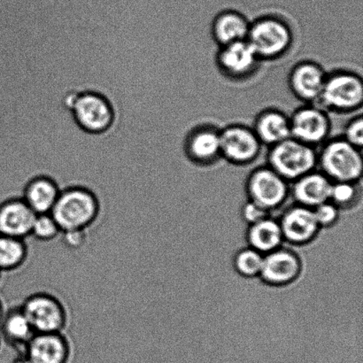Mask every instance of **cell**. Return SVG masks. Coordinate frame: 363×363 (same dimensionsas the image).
Segmentation results:
<instances>
[{
	"label": "cell",
	"mask_w": 363,
	"mask_h": 363,
	"mask_svg": "<svg viewBox=\"0 0 363 363\" xmlns=\"http://www.w3.org/2000/svg\"><path fill=\"white\" fill-rule=\"evenodd\" d=\"M62 106L78 129L90 136H103L113 131L116 125L115 108L109 99L101 92L71 91L64 97Z\"/></svg>",
	"instance_id": "6da1fadb"
},
{
	"label": "cell",
	"mask_w": 363,
	"mask_h": 363,
	"mask_svg": "<svg viewBox=\"0 0 363 363\" xmlns=\"http://www.w3.org/2000/svg\"><path fill=\"white\" fill-rule=\"evenodd\" d=\"M51 213L62 233L88 230L101 216V202L90 187L71 184L62 188Z\"/></svg>",
	"instance_id": "7a4b0ae2"
},
{
	"label": "cell",
	"mask_w": 363,
	"mask_h": 363,
	"mask_svg": "<svg viewBox=\"0 0 363 363\" xmlns=\"http://www.w3.org/2000/svg\"><path fill=\"white\" fill-rule=\"evenodd\" d=\"M294 38L286 21L276 16H263L250 23L247 40L262 62L286 55L293 46Z\"/></svg>",
	"instance_id": "3957f363"
},
{
	"label": "cell",
	"mask_w": 363,
	"mask_h": 363,
	"mask_svg": "<svg viewBox=\"0 0 363 363\" xmlns=\"http://www.w3.org/2000/svg\"><path fill=\"white\" fill-rule=\"evenodd\" d=\"M361 151L342 138L327 140L318 152V165L333 182L357 183L363 170Z\"/></svg>",
	"instance_id": "277c9868"
},
{
	"label": "cell",
	"mask_w": 363,
	"mask_h": 363,
	"mask_svg": "<svg viewBox=\"0 0 363 363\" xmlns=\"http://www.w3.org/2000/svg\"><path fill=\"white\" fill-rule=\"evenodd\" d=\"M268 166L287 182L295 181L314 172L318 166V152L315 147L294 138L269 147Z\"/></svg>",
	"instance_id": "5b68a950"
},
{
	"label": "cell",
	"mask_w": 363,
	"mask_h": 363,
	"mask_svg": "<svg viewBox=\"0 0 363 363\" xmlns=\"http://www.w3.org/2000/svg\"><path fill=\"white\" fill-rule=\"evenodd\" d=\"M363 104V82L359 74L339 70L327 74L318 105L329 111L347 113L357 111Z\"/></svg>",
	"instance_id": "8992f818"
},
{
	"label": "cell",
	"mask_w": 363,
	"mask_h": 363,
	"mask_svg": "<svg viewBox=\"0 0 363 363\" xmlns=\"http://www.w3.org/2000/svg\"><path fill=\"white\" fill-rule=\"evenodd\" d=\"M20 306L35 333H64L69 325V311L65 304L48 291L28 295Z\"/></svg>",
	"instance_id": "52a82bcc"
},
{
	"label": "cell",
	"mask_w": 363,
	"mask_h": 363,
	"mask_svg": "<svg viewBox=\"0 0 363 363\" xmlns=\"http://www.w3.org/2000/svg\"><path fill=\"white\" fill-rule=\"evenodd\" d=\"M220 158L235 165L251 164L261 155L262 145L252 128L231 124L220 130Z\"/></svg>",
	"instance_id": "ba28073f"
},
{
	"label": "cell",
	"mask_w": 363,
	"mask_h": 363,
	"mask_svg": "<svg viewBox=\"0 0 363 363\" xmlns=\"http://www.w3.org/2000/svg\"><path fill=\"white\" fill-rule=\"evenodd\" d=\"M289 118L291 137L295 140L313 147L328 140L332 123L321 106L306 104L295 110Z\"/></svg>",
	"instance_id": "9c48e42d"
},
{
	"label": "cell",
	"mask_w": 363,
	"mask_h": 363,
	"mask_svg": "<svg viewBox=\"0 0 363 363\" xmlns=\"http://www.w3.org/2000/svg\"><path fill=\"white\" fill-rule=\"evenodd\" d=\"M247 189L250 201L268 212L282 205L289 192L288 182L269 166L261 167L251 173Z\"/></svg>",
	"instance_id": "30bf717a"
},
{
	"label": "cell",
	"mask_w": 363,
	"mask_h": 363,
	"mask_svg": "<svg viewBox=\"0 0 363 363\" xmlns=\"http://www.w3.org/2000/svg\"><path fill=\"white\" fill-rule=\"evenodd\" d=\"M216 60L220 73L233 80L251 77L261 62L247 40L220 46Z\"/></svg>",
	"instance_id": "8fae6325"
},
{
	"label": "cell",
	"mask_w": 363,
	"mask_h": 363,
	"mask_svg": "<svg viewBox=\"0 0 363 363\" xmlns=\"http://www.w3.org/2000/svg\"><path fill=\"white\" fill-rule=\"evenodd\" d=\"M327 74L318 63L303 60L291 69L288 77L291 94L306 104L318 105L325 86Z\"/></svg>",
	"instance_id": "7c38bea8"
},
{
	"label": "cell",
	"mask_w": 363,
	"mask_h": 363,
	"mask_svg": "<svg viewBox=\"0 0 363 363\" xmlns=\"http://www.w3.org/2000/svg\"><path fill=\"white\" fill-rule=\"evenodd\" d=\"M72 344L64 333H37L23 354L33 363H69Z\"/></svg>",
	"instance_id": "4fadbf2b"
},
{
	"label": "cell",
	"mask_w": 363,
	"mask_h": 363,
	"mask_svg": "<svg viewBox=\"0 0 363 363\" xmlns=\"http://www.w3.org/2000/svg\"><path fill=\"white\" fill-rule=\"evenodd\" d=\"M35 216L21 197L6 199L0 202V234L26 240L30 237Z\"/></svg>",
	"instance_id": "5bb4252c"
},
{
	"label": "cell",
	"mask_w": 363,
	"mask_h": 363,
	"mask_svg": "<svg viewBox=\"0 0 363 363\" xmlns=\"http://www.w3.org/2000/svg\"><path fill=\"white\" fill-rule=\"evenodd\" d=\"M184 152L191 162L209 165L220 158V130L211 126L192 130L184 141Z\"/></svg>",
	"instance_id": "9a60e30c"
},
{
	"label": "cell",
	"mask_w": 363,
	"mask_h": 363,
	"mask_svg": "<svg viewBox=\"0 0 363 363\" xmlns=\"http://www.w3.org/2000/svg\"><path fill=\"white\" fill-rule=\"evenodd\" d=\"M62 191L58 181L48 174H38L25 183L21 197L35 215L51 213Z\"/></svg>",
	"instance_id": "2e32d148"
},
{
	"label": "cell",
	"mask_w": 363,
	"mask_h": 363,
	"mask_svg": "<svg viewBox=\"0 0 363 363\" xmlns=\"http://www.w3.org/2000/svg\"><path fill=\"white\" fill-rule=\"evenodd\" d=\"M301 263L293 252L276 249L266 254L259 276L266 283L282 286L293 282L300 275Z\"/></svg>",
	"instance_id": "e0dca14e"
},
{
	"label": "cell",
	"mask_w": 363,
	"mask_h": 363,
	"mask_svg": "<svg viewBox=\"0 0 363 363\" xmlns=\"http://www.w3.org/2000/svg\"><path fill=\"white\" fill-rule=\"evenodd\" d=\"M279 223L284 240L297 245L312 240L320 229L314 210L301 205L288 210Z\"/></svg>",
	"instance_id": "ac0fdd59"
},
{
	"label": "cell",
	"mask_w": 363,
	"mask_h": 363,
	"mask_svg": "<svg viewBox=\"0 0 363 363\" xmlns=\"http://www.w3.org/2000/svg\"><path fill=\"white\" fill-rule=\"evenodd\" d=\"M35 334L21 306L6 309L0 320V337L19 354H23L28 341Z\"/></svg>",
	"instance_id": "d6986e66"
},
{
	"label": "cell",
	"mask_w": 363,
	"mask_h": 363,
	"mask_svg": "<svg viewBox=\"0 0 363 363\" xmlns=\"http://www.w3.org/2000/svg\"><path fill=\"white\" fill-rule=\"evenodd\" d=\"M252 129L262 145L269 147L291 138L289 116L279 109L263 110L256 117Z\"/></svg>",
	"instance_id": "ffe728a7"
},
{
	"label": "cell",
	"mask_w": 363,
	"mask_h": 363,
	"mask_svg": "<svg viewBox=\"0 0 363 363\" xmlns=\"http://www.w3.org/2000/svg\"><path fill=\"white\" fill-rule=\"evenodd\" d=\"M250 21L243 13L236 10L222 11L212 23L211 33L213 40L220 46L247 40Z\"/></svg>",
	"instance_id": "44dd1931"
},
{
	"label": "cell",
	"mask_w": 363,
	"mask_h": 363,
	"mask_svg": "<svg viewBox=\"0 0 363 363\" xmlns=\"http://www.w3.org/2000/svg\"><path fill=\"white\" fill-rule=\"evenodd\" d=\"M333 183L325 174L314 170L294 181L293 194L298 204L315 208L330 201Z\"/></svg>",
	"instance_id": "7402d4cb"
},
{
	"label": "cell",
	"mask_w": 363,
	"mask_h": 363,
	"mask_svg": "<svg viewBox=\"0 0 363 363\" xmlns=\"http://www.w3.org/2000/svg\"><path fill=\"white\" fill-rule=\"evenodd\" d=\"M283 240L280 223L268 217L251 224L248 231V241L251 247L262 254H268L279 249Z\"/></svg>",
	"instance_id": "603a6c76"
},
{
	"label": "cell",
	"mask_w": 363,
	"mask_h": 363,
	"mask_svg": "<svg viewBox=\"0 0 363 363\" xmlns=\"http://www.w3.org/2000/svg\"><path fill=\"white\" fill-rule=\"evenodd\" d=\"M28 255L26 240L0 234V272H13L23 268Z\"/></svg>",
	"instance_id": "cb8c5ba5"
},
{
	"label": "cell",
	"mask_w": 363,
	"mask_h": 363,
	"mask_svg": "<svg viewBox=\"0 0 363 363\" xmlns=\"http://www.w3.org/2000/svg\"><path fill=\"white\" fill-rule=\"evenodd\" d=\"M60 234L62 230L51 213L35 215L30 237L40 242H50L55 240Z\"/></svg>",
	"instance_id": "d4e9b609"
},
{
	"label": "cell",
	"mask_w": 363,
	"mask_h": 363,
	"mask_svg": "<svg viewBox=\"0 0 363 363\" xmlns=\"http://www.w3.org/2000/svg\"><path fill=\"white\" fill-rule=\"evenodd\" d=\"M262 252L254 248L244 249L235 258V267L242 276L252 277L259 275L263 264Z\"/></svg>",
	"instance_id": "484cf974"
},
{
	"label": "cell",
	"mask_w": 363,
	"mask_h": 363,
	"mask_svg": "<svg viewBox=\"0 0 363 363\" xmlns=\"http://www.w3.org/2000/svg\"><path fill=\"white\" fill-rule=\"evenodd\" d=\"M357 195L355 183L333 182L330 201L336 206H347L355 201Z\"/></svg>",
	"instance_id": "4316f807"
},
{
	"label": "cell",
	"mask_w": 363,
	"mask_h": 363,
	"mask_svg": "<svg viewBox=\"0 0 363 363\" xmlns=\"http://www.w3.org/2000/svg\"><path fill=\"white\" fill-rule=\"evenodd\" d=\"M344 138L348 143L362 150L363 145V118L358 116L347 123L344 130Z\"/></svg>",
	"instance_id": "83f0119b"
},
{
	"label": "cell",
	"mask_w": 363,
	"mask_h": 363,
	"mask_svg": "<svg viewBox=\"0 0 363 363\" xmlns=\"http://www.w3.org/2000/svg\"><path fill=\"white\" fill-rule=\"evenodd\" d=\"M320 227L330 226L336 222L339 216L337 206L333 203L325 202L313 208Z\"/></svg>",
	"instance_id": "f1b7e54d"
},
{
	"label": "cell",
	"mask_w": 363,
	"mask_h": 363,
	"mask_svg": "<svg viewBox=\"0 0 363 363\" xmlns=\"http://www.w3.org/2000/svg\"><path fill=\"white\" fill-rule=\"evenodd\" d=\"M62 241L67 248L77 250L84 247L87 238V230L62 231Z\"/></svg>",
	"instance_id": "f546056e"
},
{
	"label": "cell",
	"mask_w": 363,
	"mask_h": 363,
	"mask_svg": "<svg viewBox=\"0 0 363 363\" xmlns=\"http://www.w3.org/2000/svg\"><path fill=\"white\" fill-rule=\"evenodd\" d=\"M268 211L262 206L255 204V202L249 201L244 206L243 217L249 223H255L268 217Z\"/></svg>",
	"instance_id": "4dcf8cb0"
},
{
	"label": "cell",
	"mask_w": 363,
	"mask_h": 363,
	"mask_svg": "<svg viewBox=\"0 0 363 363\" xmlns=\"http://www.w3.org/2000/svg\"><path fill=\"white\" fill-rule=\"evenodd\" d=\"M12 363H33L24 354H20Z\"/></svg>",
	"instance_id": "1f68e13d"
},
{
	"label": "cell",
	"mask_w": 363,
	"mask_h": 363,
	"mask_svg": "<svg viewBox=\"0 0 363 363\" xmlns=\"http://www.w3.org/2000/svg\"><path fill=\"white\" fill-rule=\"evenodd\" d=\"M5 311L6 308L5 307H4V303L1 300V298H0V320H1L4 313H5Z\"/></svg>",
	"instance_id": "d6a6232c"
},
{
	"label": "cell",
	"mask_w": 363,
	"mask_h": 363,
	"mask_svg": "<svg viewBox=\"0 0 363 363\" xmlns=\"http://www.w3.org/2000/svg\"><path fill=\"white\" fill-rule=\"evenodd\" d=\"M1 346H2V340H1V337H0V350H1Z\"/></svg>",
	"instance_id": "836d02e7"
},
{
	"label": "cell",
	"mask_w": 363,
	"mask_h": 363,
	"mask_svg": "<svg viewBox=\"0 0 363 363\" xmlns=\"http://www.w3.org/2000/svg\"><path fill=\"white\" fill-rule=\"evenodd\" d=\"M2 273L0 272V279H1Z\"/></svg>",
	"instance_id": "e575fe53"
}]
</instances>
